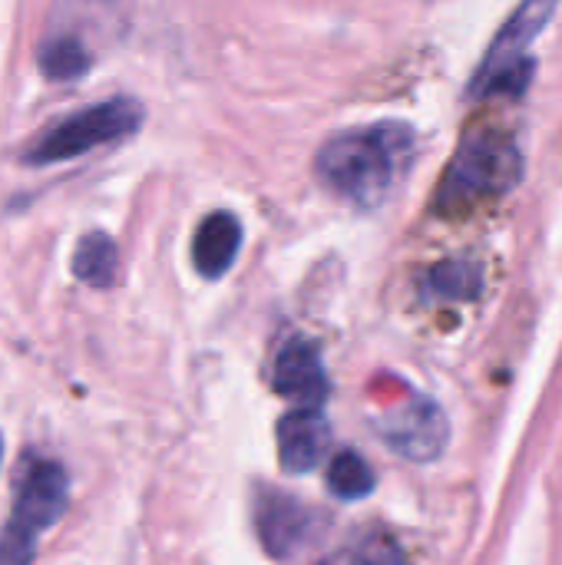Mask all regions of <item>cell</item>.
Returning <instances> with one entry per match:
<instances>
[{
    "label": "cell",
    "instance_id": "1",
    "mask_svg": "<svg viewBox=\"0 0 562 565\" xmlns=\"http://www.w3.org/2000/svg\"><path fill=\"white\" fill-rule=\"evenodd\" d=\"M404 146H407V132L391 126L341 132L321 146L315 169L321 182L338 195L358 205H378L397 175Z\"/></svg>",
    "mask_w": 562,
    "mask_h": 565
},
{
    "label": "cell",
    "instance_id": "8",
    "mask_svg": "<svg viewBox=\"0 0 562 565\" xmlns=\"http://www.w3.org/2000/svg\"><path fill=\"white\" fill-rule=\"evenodd\" d=\"M328 424L318 407H295L278 424V457L285 473H308L321 460Z\"/></svg>",
    "mask_w": 562,
    "mask_h": 565
},
{
    "label": "cell",
    "instance_id": "16",
    "mask_svg": "<svg viewBox=\"0 0 562 565\" xmlns=\"http://www.w3.org/2000/svg\"><path fill=\"white\" fill-rule=\"evenodd\" d=\"M0 457H3V444H0Z\"/></svg>",
    "mask_w": 562,
    "mask_h": 565
},
{
    "label": "cell",
    "instance_id": "2",
    "mask_svg": "<svg viewBox=\"0 0 562 565\" xmlns=\"http://www.w3.org/2000/svg\"><path fill=\"white\" fill-rule=\"evenodd\" d=\"M520 172H523V159H520L517 142L507 132H497V129L470 132L454 152L441 179L437 209L454 212V209H467L494 195H503L517 185Z\"/></svg>",
    "mask_w": 562,
    "mask_h": 565
},
{
    "label": "cell",
    "instance_id": "5",
    "mask_svg": "<svg viewBox=\"0 0 562 565\" xmlns=\"http://www.w3.org/2000/svg\"><path fill=\"white\" fill-rule=\"evenodd\" d=\"M556 3L560 0H523L517 7L510 23L494 40L484 66L477 70L474 89H480V93H520L527 86L523 76L530 73V63L523 60V53L540 36V30L550 23Z\"/></svg>",
    "mask_w": 562,
    "mask_h": 565
},
{
    "label": "cell",
    "instance_id": "11",
    "mask_svg": "<svg viewBox=\"0 0 562 565\" xmlns=\"http://www.w3.org/2000/svg\"><path fill=\"white\" fill-rule=\"evenodd\" d=\"M119 271V252L116 242L103 232H89L79 238L73 252V275L89 288H109Z\"/></svg>",
    "mask_w": 562,
    "mask_h": 565
},
{
    "label": "cell",
    "instance_id": "3",
    "mask_svg": "<svg viewBox=\"0 0 562 565\" xmlns=\"http://www.w3.org/2000/svg\"><path fill=\"white\" fill-rule=\"evenodd\" d=\"M66 510V473L53 460H30L10 523L0 533V565H30L40 533H46Z\"/></svg>",
    "mask_w": 562,
    "mask_h": 565
},
{
    "label": "cell",
    "instance_id": "7",
    "mask_svg": "<svg viewBox=\"0 0 562 565\" xmlns=\"http://www.w3.org/2000/svg\"><path fill=\"white\" fill-rule=\"evenodd\" d=\"M272 384L295 407H318L321 411V404L328 397V377H325L321 358L301 338L298 341H288L285 351L278 354L275 371H272Z\"/></svg>",
    "mask_w": 562,
    "mask_h": 565
},
{
    "label": "cell",
    "instance_id": "13",
    "mask_svg": "<svg viewBox=\"0 0 562 565\" xmlns=\"http://www.w3.org/2000/svg\"><path fill=\"white\" fill-rule=\"evenodd\" d=\"M427 291L444 301H474L484 291V268L474 262H444L427 275Z\"/></svg>",
    "mask_w": 562,
    "mask_h": 565
},
{
    "label": "cell",
    "instance_id": "6",
    "mask_svg": "<svg viewBox=\"0 0 562 565\" xmlns=\"http://www.w3.org/2000/svg\"><path fill=\"white\" fill-rule=\"evenodd\" d=\"M381 434L407 460H434L447 444V420L431 401H414L381 424Z\"/></svg>",
    "mask_w": 562,
    "mask_h": 565
},
{
    "label": "cell",
    "instance_id": "10",
    "mask_svg": "<svg viewBox=\"0 0 562 565\" xmlns=\"http://www.w3.org/2000/svg\"><path fill=\"white\" fill-rule=\"evenodd\" d=\"M242 245V225L229 212L209 215L192 238V265L202 278H222Z\"/></svg>",
    "mask_w": 562,
    "mask_h": 565
},
{
    "label": "cell",
    "instance_id": "15",
    "mask_svg": "<svg viewBox=\"0 0 562 565\" xmlns=\"http://www.w3.org/2000/svg\"><path fill=\"white\" fill-rule=\"evenodd\" d=\"M348 565H407V563H404V553H401V546H397V543H391V540L378 536V540L361 543V546L351 553Z\"/></svg>",
    "mask_w": 562,
    "mask_h": 565
},
{
    "label": "cell",
    "instance_id": "9",
    "mask_svg": "<svg viewBox=\"0 0 562 565\" xmlns=\"http://www.w3.org/2000/svg\"><path fill=\"white\" fill-rule=\"evenodd\" d=\"M255 523H258V536H262L265 550L275 559H285L305 540V533L311 526V513L298 500H291V497L265 493L262 503H258Z\"/></svg>",
    "mask_w": 562,
    "mask_h": 565
},
{
    "label": "cell",
    "instance_id": "14",
    "mask_svg": "<svg viewBox=\"0 0 562 565\" xmlns=\"http://www.w3.org/2000/svg\"><path fill=\"white\" fill-rule=\"evenodd\" d=\"M328 487L341 500H364L374 490V473L361 454L344 450L328 463Z\"/></svg>",
    "mask_w": 562,
    "mask_h": 565
},
{
    "label": "cell",
    "instance_id": "4",
    "mask_svg": "<svg viewBox=\"0 0 562 565\" xmlns=\"http://www.w3.org/2000/svg\"><path fill=\"white\" fill-rule=\"evenodd\" d=\"M142 122V106L136 99H106L96 106H86L66 119H60L56 126H50L30 149H26V162L30 166H53V162H66L76 159L96 146L126 139L139 129Z\"/></svg>",
    "mask_w": 562,
    "mask_h": 565
},
{
    "label": "cell",
    "instance_id": "12",
    "mask_svg": "<svg viewBox=\"0 0 562 565\" xmlns=\"http://www.w3.org/2000/svg\"><path fill=\"white\" fill-rule=\"evenodd\" d=\"M89 66H93V53L70 30L50 33V40L40 46V70L50 79H79Z\"/></svg>",
    "mask_w": 562,
    "mask_h": 565
}]
</instances>
